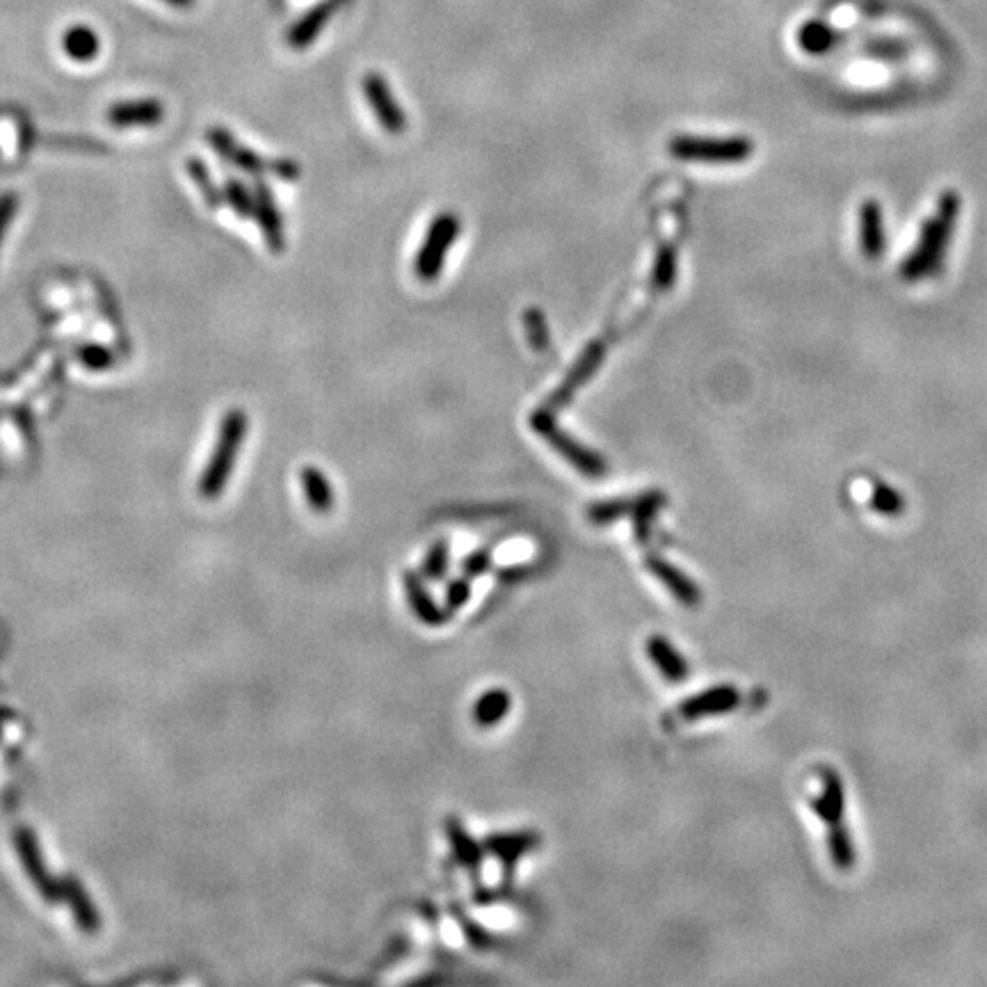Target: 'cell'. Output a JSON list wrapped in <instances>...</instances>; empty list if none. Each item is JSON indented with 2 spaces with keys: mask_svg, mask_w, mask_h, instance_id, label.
Wrapping results in <instances>:
<instances>
[{
  "mask_svg": "<svg viewBox=\"0 0 987 987\" xmlns=\"http://www.w3.org/2000/svg\"><path fill=\"white\" fill-rule=\"evenodd\" d=\"M960 215V197L958 192L946 190L944 195L937 202L935 215H930L924 231H921L919 245L910 252L908 259H905L901 275L908 282H921L930 275H935L940 270L946 247L951 243L953 229H956Z\"/></svg>",
  "mask_w": 987,
  "mask_h": 987,
  "instance_id": "6da1fadb",
  "label": "cell"
},
{
  "mask_svg": "<svg viewBox=\"0 0 987 987\" xmlns=\"http://www.w3.org/2000/svg\"><path fill=\"white\" fill-rule=\"evenodd\" d=\"M247 425H250V419H247L243 409H229V412L224 414L211 460H208L206 469L202 473V480H199V496H204L208 501L222 496L231 473H234L240 448L245 444Z\"/></svg>",
  "mask_w": 987,
  "mask_h": 987,
  "instance_id": "7a4b0ae2",
  "label": "cell"
},
{
  "mask_svg": "<svg viewBox=\"0 0 987 987\" xmlns=\"http://www.w3.org/2000/svg\"><path fill=\"white\" fill-rule=\"evenodd\" d=\"M531 428L540 435L547 444L556 451L565 462L572 464V467L583 473L585 478H604L608 473V462L604 455H599L597 451H592L590 446L576 441L569 432L560 428L556 421V412L551 407H540L531 414Z\"/></svg>",
  "mask_w": 987,
  "mask_h": 987,
  "instance_id": "3957f363",
  "label": "cell"
},
{
  "mask_svg": "<svg viewBox=\"0 0 987 987\" xmlns=\"http://www.w3.org/2000/svg\"><path fill=\"white\" fill-rule=\"evenodd\" d=\"M670 156L688 163H743L754 154L752 140L743 135L732 138H704V135H677L670 144Z\"/></svg>",
  "mask_w": 987,
  "mask_h": 987,
  "instance_id": "277c9868",
  "label": "cell"
},
{
  "mask_svg": "<svg viewBox=\"0 0 987 987\" xmlns=\"http://www.w3.org/2000/svg\"><path fill=\"white\" fill-rule=\"evenodd\" d=\"M460 231H462V222L455 213H439L437 218L430 222L428 231H425L423 245L414 256V275L419 282L423 284L437 282L441 272H444L448 252H451L455 240L460 238Z\"/></svg>",
  "mask_w": 987,
  "mask_h": 987,
  "instance_id": "5b68a950",
  "label": "cell"
},
{
  "mask_svg": "<svg viewBox=\"0 0 987 987\" xmlns=\"http://www.w3.org/2000/svg\"><path fill=\"white\" fill-rule=\"evenodd\" d=\"M208 142L213 144V149L218 151L224 160H229L231 165H236L238 170H243L247 174L261 176L266 172H275L277 176H282V179H295V176L300 174L298 165H295L293 160L268 163V160H263L259 154H254V151L243 147V144H238L227 131H224V128L213 126L211 131H208Z\"/></svg>",
  "mask_w": 987,
  "mask_h": 987,
  "instance_id": "8992f818",
  "label": "cell"
},
{
  "mask_svg": "<svg viewBox=\"0 0 987 987\" xmlns=\"http://www.w3.org/2000/svg\"><path fill=\"white\" fill-rule=\"evenodd\" d=\"M361 90H364L366 101L371 103L373 115L380 122L384 133L400 135L407 131V115L400 108L396 96H393L387 78L377 74V71H371V74H366L364 80H361Z\"/></svg>",
  "mask_w": 987,
  "mask_h": 987,
  "instance_id": "52a82bcc",
  "label": "cell"
},
{
  "mask_svg": "<svg viewBox=\"0 0 987 987\" xmlns=\"http://www.w3.org/2000/svg\"><path fill=\"white\" fill-rule=\"evenodd\" d=\"M606 359V343L604 341H590L588 345H585V350L579 355V359L574 361V366L569 368V373L563 377V382H560V387L551 393V398H549V405L553 412L556 409H563L565 405L572 403V398L579 393L585 384H588L592 377H595V373L599 371V366H601V361Z\"/></svg>",
  "mask_w": 987,
  "mask_h": 987,
  "instance_id": "ba28073f",
  "label": "cell"
},
{
  "mask_svg": "<svg viewBox=\"0 0 987 987\" xmlns=\"http://www.w3.org/2000/svg\"><path fill=\"white\" fill-rule=\"evenodd\" d=\"M14 846H16V853H19V860L23 864V871H26V876L30 878L32 885L39 889V894H42L44 901L46 903L62 901V887L51 876H48L42 850H39L35 834H32L28 828L16 830L14 832Z\"/></svg>",
  "mask_w": 987,
  "mask_h": 987,
  "instance_id": "9c48e42d",
  "label": "cell"
},
{
  "mask_svg": "<svg viewBox=\"0 0 987 987\" xmlns=\"http://www.w3.org/2000/svg\"><path fill=\"white\" fill-rule=\"evenodd\" d=\"M741 700H743L741 690L736 686L720 684L688 697V700L679 704L677 713L681 720H702L711 716H722V713L734 711L736 706L741 704Z\"/></svg>",
  "mask_w": 987,
  "mask_h": 987,
  "instance_id": "30bf717a",
  "label": "cell"
},
{
  "mask_svg": "<svg viewBox=\"0 0 987 987\" xmlns=\"http://www.w3.org/2000/svg\"><path fill=\"white\" fill-rule=\"evenodd\" d=\"M645 567L656 581L663 583V588L668 590L681 606H686V608L700 606V601H702L700 585L690 579L688 574L681 572L679 567H674L670 560H665L661 556H647Z\"/></svg>",
  "mask_w": 987,
  "mask_h": 987,
  "instance_id": "8fae6325",
  "label": "cell"
},
{
  "mask_svg": "<svg viewBox=\"0 0 987 987\" xmlns=\"http://www.w3.org/2000/svg\"><path fill=\"white\" fill-rule=\"evenodd\" d=\"M812 807L816 816L830 828H839V825H846V793H844V782L841 777L834 773L832 768L821 770V791L812 800Z\"/></svg>",
  "mask_w": 987,
  "mask_h": 987,
  "instance_id": "7c38bea8",
  "label": "cell"
},
{
  "mask_svg": "<svg viewBox=\"0 0 987 987\" xmlns=\"http://www.w3.org/2000/svg\"><path fill=\"white\" fill-rule=\"evenodd\" d=\"M254 215L256 222L263 231V238L272 252H282L286 245V234H284V220L282 211H279L277 199L272 195V190L266 183L259 181L254 188Z\"/></svg>",
  "mask_w": 987,
  "mask_h": 987,
  "instance_id": "4fadbf2b",
  "label": "cell"
},
{
  "mask_svg": "<svg viewBox=\"0 0 987 987\" xmlns=\"http://www.w3.org/2000/svg\"><path fill=\"white\" fill-rule=\"evenodd\" d=\"M540 834L535 830H517V832H499V834H489L485 839V848L489 853L496 855L503 864L505 876H510V869H515V864L519 862V857H524L526 853H533V850L540 846Z\"/></svg>",
  "mask_w": 987,
  "mask_h": 987,
  "instance_id": "5bb4252c",
  "label": "cell"
},
{
  "mask_svg": "<svg viewBox=\"0 0 987 987\" xmlns=\"http://www.w3.org/2000/svg\"><path fill=\"white\" fill-rule=\"evenodd\" d=\"M860 243L869 261H878L885 254V215L876 199H866L860 208Z\"/></svg>",
  "mask_w": 987,
  "mask_h": 987,
  "instance_id": "9a60e30c",
  "label": "cell"
},
{
  "mask_svg": "<svg viewBox=\"0 0 987 987\" xmlns=\"http://www.w3.org/2000/svg\"><path fill=\"white\" fill-rule=\"evenodd\" d=\"M403 585H405V595H407L409 606H412L414 615L419 617L425 627H441V624H446L448 615H446V611H441L437 601L432 599L428 588H425V579L421 574H416V572H412V569H409V572L403 574Z\"/></svg>",
  "mask_w": 987,
  "mask_h": 987,
  "instance_id": "2e32d148",
  "label": "cell"
},
{
  "mask_svg": "<svg viewBox=\"0 0 987 987\" xmlns=\"http://www.w3.org/2000/svg\"><path fill=\"white\" fill-rule=\"evenodd\" d=\"M165 110L156 99L122 101L108 110V122L117 128L156 126L163 122Z\"/></svg>",
  "mask_w": 987,
  "mask_h": 987,
  "instance_id": "e0dca14e",
  "label": "cell"
},
{
  "mask_svg": "<svg viewBox=\"0 0 987 987\" xmlns=\"http://www.w3.org/2000/svg\"><path fill=\"white\" fill-rule=\"evenodd\" d=\"M647 656L649 661L654 663V668L663 674L665 679L672 681V684H681V681L688 679V663L684 654L674 647L665 636H649L647 640Z\"/></svg>",
  "mask_w": 987,
  "mask_h": 987,
  "instance_id": "ac0fdd59",
  "label": "cell"
},
{
  "mask_svg": "<svg viewBox=\"0 0 987 987\" xmlns=\"http://www.w3.org/2000/svg\"><path fill=\"white\" fill-rule=\"evenodd\" d=\"M60 887H62V901L69 903V908H71V912H74V919H76L78 928L83 930L85 935L99 933V928H101L99 910H96L92 898L87 896L85 887L80 885L74 876L64 878L60 882Z\"/></svg>",
  "mask_w": 987,
  "mask_h": 987,
  "instance_id": "d6986e66",
  "label": "cell"
},
{
  "mask_svg": "<svg viewBox=\"0 0 987 987\" xmlns=\"http://www.w3.org/2000/svg\"><path fill=\"white\" fill-rule=\"evenodd\" d=\"M446 837H448V844H451L453 855L457 857V862H460L464 869L478 871L480 866H483L485 850L476 839L471 837L469 830L464 828V823L460 821V818H455V816L446 818Z\"/></svg>",
  "mask_w": 987,
  "mask_h": 987,
  "instance_id": "ffe728a7",
  "label": "cell"
},
{
  "mask_svg": "<svg viewBox=\"0 0 987 987\" xmlns=\"http://www.w3.org/2000/svg\"><path fill=\"white\" fill-rule=\"evenodd\" d=\"M512 709V697L505 688H489L471 706V718L478 727H494L508 716Z\"/></svg>",
  "mask_w": 987,
  "mask_h": 987,
  "instance_id": "44dd1931",
  "label": "cell"
},
{
  "mask_svg": "<svg viewBox=\"0 0 987 987\" xmlns=\"http://www.w3.org/2000/svg\"><path fill=\"white\" fill-rule=\"evenodd\" d=\"M302 494L307 499L309 508L316 510L318 515H327L334 508V487L329 478L318 467H304L300 471Z\"/></svg>",
  "mask_w": 987,
  "mask_h": 987,
  "instance_id": "7402d4cb",
  "label": "cell"
},
{
  "mask_svg": "<svg viewBox=\"0 0 987 987\" xmlns=\"http://www.w3.org/2000/svg\"><path fill=\"white\" fill-rule=\"evenodd\" d=\"M668 503V496L661 489H652V492L640 494L638 499H633L631 508V524H633V535H636L638 542H647L649 533H652V524L658 517V512L665 508Z\"/></svg>",
  "mask_w": 987,
  "mask_h": 987,
  "instance_id": "603a6c76",
  "label": "cell"
},
{
  "mask_svg": "<svg viewBox=\"0 0 987 987\" xmlns=\"http://www.w3.org/2000/svg\"><path fill=\"white\" fill-rule=\"evenodd\" d=\"M99 37L87 26H74L64 32L62 48L71 60L76 62H92L99 55Z\"/></svg>",
  "mask_w": 987,
  "mask_h": 987,
  "instance_id": "cb8c5ba5",
  "label": "cell"
},
{
  "mask_svg": "<svg viewBox=\"0 0 987 987\" xmlns=\"http://www.w3.org/2000/svg\"><path fill=\"white\" fill-rule=\"evenodd\" d=\"M677 270H679L677 250H674L670 243L658 247L654 268H652V288L654 291H658V293L670 291L674 282H677Z\"/></svg>",
  "mask_w": 987,
  "mask_h": 987,
  "instance_id": "d4e9b609",
  "label": "cell"
},
{
  "mask_svg": "<svg viewBox=\"0 0 987 987\" xmlns=\"http://www.w3.org/2000/svg\"><path fill=\"white\" fill-rule=\"evenodd\" d=\"M521 323H524V334H526L528 345H531V350L540 352V355L549 352L551 329H549V320H547V316H544V311L540 307H528L524 311V318H521Z\"/></svg>",
  "mask_w": 987,
  "mask_h": 987,
  "instance_id": "484cf974",
  "label": "cell"
},
{
  "mask_svg": "<svg viewBox=\"0 0 987 987\" xmlns=\"http://www.w3.org/2000/svg\"><path fill=\"white\" fill-rule=\"evenodd\" d=\"M828 850H830L832 864L837 866L839 871L853 869L855 846H853V839H850V832H848L846 825H839V828L828 830Z\"/></svg>",
  "mask_w": 987,
  "mask_h": 987,
  "instance_id": "4316f807",
  "label": "cell"
},
{
  "mask_svg": "<svg viewBox=\"0 0 987 987\" xmlns=\"http://www.w3.org/2000/svg\"><path fill=\"white\" fill-rule=\"evenodd\" d=\"M633 508V499H606L597 501L588 508V521L595 526H608L613 521L629 517Z\"/></svg>",
  "mask_w": 987,
  "mask_h": 987,
  "instance_id": "83f0119b",
  "label": "cell"
},
{
  "mask_svg": "<svg viewBox=\"0 0 987 987\" xmlns=\"http://www.w3.org/2000/svg\"><path fill=\"white\" fill-rule=\"evenodd\" d=\"M798 42L807 53H825L834 44V32L825 23L812 21L800 28Z\"/></svg>",
  "mask_w": 987,
  "mask_h": 987,
  "instance_id": "f1b7e54d",
  "label": "cell"
},
{
  "mask_svg": "<svg viewBox=\"0 0 987 987\" xmlns=\"http://www.w3.org/2000/svg\"><path fill=\"white\" fill-rule=\"evenodd\" d=\"M448 542L439 540L430 547V551L425 553V560L421 565V576L425 581H441L448 572Z\"/></svg>",
  "mask_w": 987,
  "mask_h": 987,
  "instance_id": "f546056e",
  "label": "cell"
},
{
  "mask_svg": "<svg viewBox=\"0 0 987 987\" xmlns=\"http://www.w3.org/2000/svg\"><path fill=\"white\" fill-rule=\"evenodd\" d=\"M188 172H190V176H192V181L197 183L199 192H202V195H204L206 204L211 206V208H218V206L222 204V195H220V190L213 186L211 174H208L206 165H204V163H199L197 158H190V160H188Z\"/></svg>",
  "mask_w": 987,
  "mask_h": 987,
  "instance_id": "4dcf8cb0",
  "label": "cell"
},
{
  "mask_svg": "<svg viewBox=\"0 0 987 987\" xmlns=\"http://www.w3.org/2000/svg\"><path fill=\"white\" fill-rule=\"evenodd\" d=\"M871 503H873V508H876L880 512V515H887V517H896V515H901V512H903V499H901V496H898V492H894L892 487H887V485H882V483L873 485Z\"/></svg>",
  "mask_w": 987,
  "mask_h": 987,
  "instance_id": "1f68e13d",
  "label": "cell"
},
{
  "mask_svg": "<svg viewBox=\"0 0 987 987\" xmlns=\"http://www.w3.org/2000/svg\"><path fill=\"white\" fill-rule=\"evenodd\" d=\"M224 197H227L231 208H234L238 215H243V218H250L254 213V192L247 190L240 181L229 179L227 188H224Z\"/></svg>",
  "mask_w": 987,
  "mask_h": 987,
  "instance_id": "d6a6232c",
  "label": "cell"
},
{
  "mask_svg": "<svg viewBox=\"0 0 987 987\" xmlns=\"http://www.w3.org/2000/svg\"><path fill=\"white\" fill-rule=\"evenodd\" d=\"M453 912H455V921L460 924L462 933H464V937H467L471 946H478V949H483V946L489 944L487 930L480 926L478 921H473L471 917H467V912H464L462 908H453Z\"/></svg>",
  "mask_w": 987,
  "mask_h": 987,
  "instance_id": "836d02e7",
  "label": "cell"
},
{
  "mask_svg": "<svg viewBox=\"0 0 987 987\" xmlns=\"http://www.w3.org/2000/svg\"><path fill=\"white\" fill-rule=\"evenodd\" d=\"M489 567H492V551L489 549H476L462 560V572L467 579H478Z\"/></svg>",
  "mask_w": 987,
  "mask_h": 987,
  "instance_id": "e575fe53",
  "label": "cell"
},
{
  "mask_svg": "<svg viewBox=\"0 0 987 987\" xmlns=\"http://www.w3.org/2000/svg\"><path fill=\"white\" fill-rule=\"evenodd\" d=\"M469 599H471V583L467 576L453 579L446 585V606L451 608V611H460V608L467 606Z\"/></svg>",
  "mask_w": 987,
  "mask_h": 987,
  "instance_id": "d590c367",
  "label": "cell"
},
{
  "mask_svg": "<svg viewBox=\"0 0 987 987\" xmlns=\"http://www.w3.org/2000/svg\"><path fill=\"white\" fill-rule=\"evenodd\" d=\"M19 197L14 195V192H3L0 195V247H3L5 243V236H7V231H10V224L14 220V215L16 211H19Z\"/></svg>",
  "mask_w": 987,
  "mask_h": 987,
  "instance_id": "8d00e7d4",
  "label": "cell"
},
{
  "mask_svg": "<svg viewBox=\"0 0 987 987\" xmlns=\"http://www.w3.org/2000/svg\"><path fill=\"white\" fill-rule=\"evenodd\" d=\"M80 359H83V364L87 368H92V371H103V368H108L112 364V352L101 348V345H85V348L80 350Z\"/></svg>",
  "mask_w": 987,
  "mask_h": 987,
  "instance_id": "74e56055",
  "label": "cell"
},
{
  "mask_svg": "<svg viewBox=\"0 0 987 987\" xmlns=\"http://www.w3.org/2000/svg\"><path fill=\"white\" fill-rule=\"evenodd\" d=\"M163 3H170L174 7H181V10H186V7L195 5V0H163Z\"/></svg>",
  "mask_w": 987,
  "mask_h": 987,
  "instance_id": "f35d334b",
  "label": "cell"
},
{
  "mask_svg": "<svg viewBox=\"0 0 987 987\" xmlns=\"http://www.w3.org/2000/svg\"><path fill=\"white\" fill-rule=\"evenodd\" d=\"M10 718H12L10 711H0V729H3V722L10 720Z\"/></svg>",
  "mask_w": 987,
  "mask_h": 987,
  "instance_id": "ab89813d",
  "label": "cell"
}]
</instances>
